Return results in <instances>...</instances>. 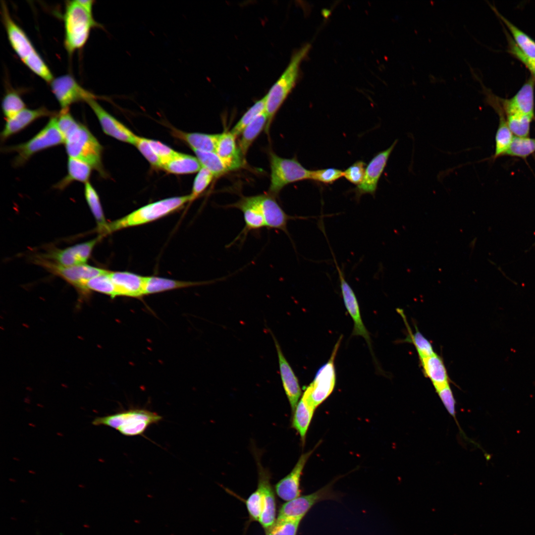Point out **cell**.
<instances>
[{"mask_svg": "<svg viewBox=\"0 0 535 535\" xmlns=\"http://www.w3.org/2000/svg\"><path fill=\"white\" fill-rule=\"evenodd\" d=\"M1 14L9 42L17 55L23 61L36 49L25 32L12 19L4 2L1 4Z\"/></svg>", "mask_w": 535, "mask_h": 535, "instance_id": "obj_17", "label": "cell"}, {"mask_svg": "<svg viewBox=\"0 0 535 535\" xmlns=\"http://www.w3.org/2000/svg\"><path fill=\"white\" fill-rule=\"evenodd\" d=\"M315 410L302 396L292 413L291 426L300 435L302 445L305 443L307 433Z\"/></svg>", "mask_w": 535, "mask_h": 535, "instance_id": "obj_28", "label": "cell"}, {"mask_svg": "<svg viewBox=\"0 0 535 535\" xmlns=\"http://www.w3.org/2000/svg\"><path fill=\"white\" fill-rule=\"evenodd\" d=\"M57 114L51 117L47 124L27 142L3 148V153H16L12 162L13 166H22L38 152L64 143L57 126Z\"/></svg>", "mask_w": 535, "mask_h": 535, "instance_id": "obj_6", "label": "cell"}, {"mask_svg": "<svg viewBox=\"0 0 535 535\" xmlns=\"http://www.w3.org/2000/svg\"><path fill=\"white\" fill-rule=\"evenodd\" d=\"M57 114L45 107L36 109L26 108L12 118L6 119L3 129L0 133V141L4 142L40 118L47 116L52 117Z\"/></svg>", "mask_w": 535, "mask_h": 535, "instance_id": "obj_20", "label": "cell"}, {"mask_svg": "<svg viewBox=\"0 0 535 535\" xmlns=\"http://www.w3.org/2000/svg\"><path fill=\"white\" fill-rule=\"evenodd\" d=\"M46 258L53 259L56 263L65 267L84 264L76 245L64 249H54L46 255Z\"/></svg>", "mask_w": 535, "mask_h": 535, "instance_id": "obj_36", "label": "cell"}, {"mask_svg": "<svg viewBox=\"0 0 535 535\" xmlns=\"http://www.w3.org/2000/svg\"><path fill=\"white\" fill-rule=\"evenodd\" d=\"M50 85L61 110L69 109L70 106L74 103L79 102L87 103L97 98L95 94L82 87L69 74L54 78Z\"/></svg>", "mask_w": 535, "mask_h": 535, "instance_id": "obj_10", "label": "cell"}, {"mask_svg": "<svg viewBox=\"0 0 535 535\" xmlns=\"http://www.w3.org/2000/svg\"><path fill=\"white\" fill-rule=\"evenodd\" d=\"M249 515L247 527L253 522H259L263 509L262 495L257 488L245 501Z\"/></svg>", "mask_w": 535, "mask_h": 535, "instance_id": "obj_45", "label": "cell"}, {"mask_svg": "<svg viewBox=\"0 0 535 535\" xmlns=\"http://www.w3.org/2000/svg\"><path fill=\"white\" fill-rule=\"evenodd\" d=\"M172 134L186 142L192 150L209 152H215L220 135V134L185 132L174 128L172 130Z\"/></svg>", "mask_w": 535, "mask_h": 535, "instance_id": "obj_26", "label": "cell"}, {"mask_svg": "<svg viewBox=\"0 0 535 535\" xmlns=\"http://www.w3.org/2000/svg\"><path fill=\"white\" fill-rule=\"evenodd\" d=\"M535 78L531 76L511 99L503 102L506 114L520 113L533 117Z\"/></svg>", "mask_w": 535, "mask_h": 535, "instance_id": "obj_21", "label": "cell"}, {"mask_svg": "<svg viewBox=\"0 0 535 535\" xmlns=\"http://www.w3.org/2000/svg\"><path fill=\"white\" fill-rule=\"evenodd\" d=\"M338 479L336 478L318 490L311 493L300 495L286 501L280 507L277 521L303 520L309 511L318 503L324 500H336L340 499V494L333 490V485Z\"/></svg>", "mask_w": 535, "mask_h": 535, "instance_id": "obj_8", "label": "cell"}, {"mask_svg": "<svg viewBox=\"0 0 535 535\" xmlns=\"http://www.w3.org/2000/svg\"><path fill=\"white\" fill-rule=\"evenodd\" d=\"M22 62L31 71L46 82L50 84L54 79L51 70L36 50Z\"/></svg>", "mask_w": 535, "mask_h": 535, "instance_id": "obj_39", "label": "cell"}, {"mask_svg": "<svg viewBox=\"0 0 535 535\" xmlns=\"http://www.w3.org/2000/svg\"><path fill=\"white\" fill-rule=\"evenodd\" d=\"M63 22L64 45L70 54L84 46L93 28L103 27L76 0L66 2Z\"/></svg>", "mask_w": 535, "mask_h": 535, "instance_id": "obj_4", "label": "cell"}, {"mask_svg": "<svg viewBox=\"0 0 535 535\" xmlns=\"http://www.w3.org/2000/svg\"><path fill=\"white\" fill-rule=\"evenodd\" d=\"M188 202H190V195L166 198L149 204L108 223L103 235L154 221L179 209Z\"/></svg>", "mask_w": 535, "mask_h": 535, "instance_id": "obj_5", "label": "cell"}, {"mask_svg": "<svg viewBox=\"0 0 535 535\" xmlns=\"http://www.w3.org/2000/svg\"><path fill=\"white\" fill-rule=\"evenodd\" d=\"M202 167L210 170L214 177H219L230 170L224 161L215 152L193 150Z\"/></svg>", "mask_w": 535, "mask_h": 535, "instance_id": "obj_35", "label": "cell"}, {"mask_svg": "<svg viewBox=\"0 0 535 535\" xmlns=\"http://www.w3.org/2000/svg\"><path fill=\"white\" fill-rule=\"evenodd\" d=\"M214 177V175L207 168L202 167L196 175L192 192L190 195V202L197 199L208 187Z\"/></svg>", "mask_w": 535, "mask_h": 535, "instance_id": "obj_44", "label": "cell"}, {"mask_svg": "<svg viewBox=\"0 0 535 535\" xmlns=\"http://www.w3.org/2000/svg\"><path fill=\"white\" fill-rule=\"evenodd\" d=\"M397 143L396 140L388 148L377 154L366 166L363 181L353 189L357 201L364 194H375L379 179Z\"/></svg>", "mask_w": 535, "mask_h": 535, "instance_id": "obj_13", "label": "cell"}, {"mask_svg": "<svg viewBox=\"0 0 535 535\" xmlns=\"http://www.w3.org/2000/svg\"><path fill=\"white\" fill-rule=\"evenodd\" d=\"M109 271L91 278L86 281L83 285V295H87L90 291H96L107 295L113 298L119 296L118 290L109 275Z\"/></svg>", "mask_w": 535, "mask_h": 535, "instance_id": "obj_33", "label": "cell"}, {"mask_svg": "<svg viewBox=\"0 0 535 535\" xmlns=\"http://www.w3.org/2000/svg\"><path fill=\"white\" fill-rule=\"evenodd\" d=\"M63 137L68 157L83 161L100 175H106L102 161L103 148L87 126L77 121Z\"/></svg>", "mask_w": 535, "mask_h": 535, "instance_id": "obj_1", "label": "cell"}, {"mask_svg": "<svg viewBox=\"0 0 535 535\" xmlns=\"http://www.w3.org/2000/svg\"><path fill=\"white\" fill-rule=\"evenodd\" d=\"M162 417L158 413L139 408H131L114 414L97 417L92 421L96 426H104L114 428L126 436H144L151 426L158 424Z\"/></svg>", "mask_w": 535, "mask_h": 535, "instance_id": "obj_3", "label": "cell"}, {"mask_svg": "<svg viewBox=\"0 0 535 535\" xmlns=\"http://www.w3.org/2000/svg\"><path fill=\"white\" fill-rule=\"evenodd\" d=\"M310 49V44H307L293 54L284 71L265 95V111L268 118L265 128L266 132L268 131L275 114L295 87L299 76L301 63L308 54Z\"/></svg>", "mask_w": 535, "mask_h": 535, "instance_id": "obj_2", "label": "cell"}, {"mask_svg": "<svg viewBox=\"0 0 535 535\" xmlns=\"http://www.w3.org/2000/svg\"><path fill=\"white\" fill-rule=\"evenodd\" d=\"M496 13L511 32L519 49L528 57L535 59V41L497 11Z\"/></svg>", "mask_w": 535, "mask_h": 535, "instance_id": "obj_32", "label": "cell"}, {"mask_svg": "<svg viewBox=\"0 0 535 535\" xmlns=\"http://www.w3.org/2000/svg\"><path fill=\"white\" fill-rule=\"evenodd\" d=\"M319 444L320 442L312 450L302 454L291 471L275 484L274 490L279 498L286 502L301 495L300 482L304 468Z\"/></svg>", "mask_w": 535, "mask_h": 535, "instance_id": "obj_15", "label": "cell"}, {"mask_svg": "<svg viewBox=\"0 0 535 535\" xmlns=\"http://www.w3.org/2000/svg\"><path fill=\"white\" fill-rule=\"evenodd\" d=\"M228 207L238 209L243 213L245 225L242 234L245 235L250 231L266 226L261 209L253 196L242 197Z\"/></svg>", "mask_w": 535, "mask_h": 535, "instance_id": "obj_24", "label": "cell"}, {"mask_svg": "<svg viewBox=\"0 0 535 535\" xmlns=\"http://www.w3.org/2000/svg\"><path fill=\"white\" fill-rule=\"evenodd\" d=\"M84 195L97 223L98 230L103 234L108 223L106 220L99 195L89 181L85 184Z\"/></svg>", "mask_w": 535, "mask_h": 535, "instance_id": "obj_34", "label": "cell"}, {"mask_svg": "<svg viewBox=\"0 0 535 535\" xmlns=\"http://www.w3.org/2000/svg\"><path fill=\"white\" fill-rule=\"evenodd\" d=\"M236 137L231 131L220 134L215 151L230 171L239 169L244 164V156L237 145Z\"/></svg>", "mask_w": 535, "mask_h": 535, "instance_id": "obj_22", "label": "cell"}, {"mask_svg": "<svg viewBox=\"0 0 535 535\" xmlns=\"http://www.w3.org/2000/svg\"><path fill=\"white\" fill-rule=\"evenodd\" d=\"M509 52L521 61L531 71L532 76L535 78V59H531L526 56L517 46L513 40L508 36Z\"/></svg>", "mask_w": 535, "mask_h": 535, "instance_id": "obj_52", "label": "cell"}, {"mask_svg": "<svg viewBox=\"0 0 535 535\" xmlns=\"http://www.w3.org/2000/svg\"><path fill=\"white\" fill-rule=\"evenodd\" d=\"M51 272L57 275L70 283L83 294V285L88 280L104 274L108 270L85 264L65 267L49 262L42 258L35 260Z\"/></svg>", "mask_w": 535, "mask_h": 535, "instance_id": "obj_11", "label": "cell"}, {"mask_svg": "<svg viewBox=\"0 0 535 535\" xmlns=\"http://www.w3.org/2000/svg\"><path fill=\"white\" fill-rule=\"evenodd\" d=\"M302 520H276L274 524L265 531L266 535H297Z\"/></svg>", "mask_w": 535, "mask_h": 535, "instance_id": "obj_46", "label": "cell"}, {"mask_svg": "<svg viewBox=\"0 0 535 535\" xmlns=\"http://www.w3.org/2000/svg\"><path fill=\"white\" fill-rule=\"evenodd\" d=\"M333 259L338 272L341 294L344 305L354 322L352 335L363 337L365 339L370 347V351L372 352V349L370 334L363 322L356 296L353 289L346 281L344 273L339 268L334 256Z\"/></svg>", "mask_w": 535, "mask_h": 535, "instance_id": "obj_14", "label": "cell"}, {"mask_svg": "<svg viewBox=\"0 0 535 535\" xmlns=\"http://www.w3.org/2000/svg\"><path fill=\"white\" fill-rule=\"evenodd\" d=\"M268 118L266 111L260 114L242 132L238 147L245 156L250 146L261 132L266 128Z\"/></svg>", "mask_w": 535, "mask_h": 535, "instance_id": "obj_31", "label": "cell"}, {"mask_svg": "<svg viewBox=\"0 0 535 535\" xmlns=\"http://www.w3.org/2000/svg\"><path fill=\"white\" fill-rule=\"evenodd\" d=\"M1 108L5 118L7 119L26 108V105L17 92L10 91L7 92L2 98Z\"/></svg>", "mask_w": 535, "mask_h": 535, "instance_id": "obj_41", "label": "cell"}, {"mask_svg": "<svg viewBox=\"0 0 535 535\" xmlns=\"http://www.w3.org/2000/svg\"><path fill=\"white\" fill-rule=\"evenodd\" d=\"M269 194L277 195L287 185L311 179V170L305 168L295 158L280 157L273 152L269 154Z\"/></svg>", "mask_w": 535, "mask_h": 535, "instance_id": "obj_7", "label": "cell"}, {"mask_svg": "<svg viewBox=\"0 0 535 535\" xmlns=\"http://www.w3.org/2000/svg\"><path fill=\"white\" fill-rule=\"evenodd\" d=\"M133 145L138 149L152 166L161 168V161L151 147L147 138L136 135Z\"/></svg>", "mask_w": 535, "mask_h": 535, "instance_id": "obj_47", "label": "cell"}, {"mask_svg": "<svg viewBox=\"0 0 535 535\" xmlns=\"http://www.w3.org/2000/svg\"><path fill=\"white\" fill-rule=\"evenodd\" d=\"M407 326L408 335L404 340V342H410L414 345L419 358H426L435 354L430 342L419 331L417 327L415 332L413 333L409 325Z\"/></svg>", "mask_w": 535, "mask_h": 535, "instance_id": "obj_43", "label": "cell"}, {"mask_svg": "<svg viewBox=\"0 0 535 535\" xmlns=\"http://www.w3.org/2000/svg\"><path fill=\"white\" fill-rule=\"evenodd\" d=\"M92 169L93 168L85 162L68 157L67 174L55 183L53 187L57 190H63L75 181L85 184L89 182Z\"/></svg>", "mask_w": 535, "mask_h": 535, "instance_id": "obj_27", "label": "cell"}, {"mask_svg": "<svg viewBox=\"0 0 535 535\" xmlns=\"http://www.w3.org/2000/svg\"><path fill=\"white\" fill-rule=\"evenodd\" d=\"M499 116V124L495 136L494 159L504 155L510 145L513 137L507 121L500 111Z\"/></svg>", "mask_w": 535, "mask_h": 535, "instance_id": "obj_37", "label": "cell"}, {"mask_svg": "<svg viewBox=\"0 0 535 535\" xmlns=\"http://www.w3.org/2000/svg\"><path fill=\"white\" fill-rule=\"evenodd\" d=\"M535 152V139L514 136L504 155L525 158Z\"/></svg>", "mask_w": 535, "mask_h": 535, "instance_id": "obj_40", "label": "cell"}, {"mask_svg": "<svg viewBox=\"0 0 535 535\" xmlns=\"http://www.w3.org/2000/svg\"><path fill=\"white\" fill-rule=\"evenodd\" d=\"M266 109V98L265 96L257 101L251 106L230 131L236 137L240 135L246 127L249 125L260 114L265 111Z\"/></svg>", "mask_w": 535, "mask_h": 535, "instance_id": "obj_38", "label": "cell"}, {"mask_svg": "<svg viewBox=\"0 0 535 535\" xmlns=\"http://www.w3.org/2000/svg\"><path fill=\"white\" fill-rule=\"evenodd\" d=\"M76 1L89 12L92 13V8L94 3L93 0H76Z\"/></svg>", "mask_w": 535, "mask_h": 535, "instance_id": "obj_53", "label": "cell"}, {"mask_svg": "<svg viewBox=\"0 0 535 535\" xmlns=\"http://www.w3.org/2000/svg\"><path fill=\"white\" fill-rule=\"evenodd\" d=\"M96 115L103 132L119 141L134 145L136 135L105 110L95 99L87 103Z\"/></svg>", "mask_w": 535, "mask_h": 535, "instance_id": "obj_16", "label": "cell"}, {"mask_svg": "<svg viewBox=\"0 0 535 535\" xmlns=\"http://www.w3.org/2000/svg\"><path fill=\"white\" fill-rule=\"evenodd\" d=\"M343 176L341 170L328 168L311 170V179L324 184H331Z\"/></svg>", "mask_w": 535, "mask_h": 535, "instance_id": "obj_48", "label": "cell"}, {"mask_svg": "<svg viewBox=\"0 0 535 535\" xmlns=\"http://www.w3.org/2000/svg\"><path fill=\"white\" fill-rule=\"evenodd\" d=\"M207 282L182 281L156 276H145L144 295L207 284Z\"/></svg>", "mask_w": 535, "mask_h": 535, "instance_id": "obj_30", "label": "cell"}, {"mask_svg": "<svg viewBox=\"0 0 535 535\" xmlns=\"http://www.w3.org/2000/svg\"><path fill=\"white\" fill-rule=\"evenodd\" d=\"M366 167L364 161H357L343 171V176L350 182L358 186L363 181Z\"/></svg>", "mask_w": 535, "mask_h": 535, "instance_id": "obj_49", "label": "cell"}, {"mask_svg": "<svg viewBox=\"0 0 535 535\" xmlns=\"http://www.w3.org/2000/svg\"><path fill=\"white\" fill-rule=\"evenodd\" d=\"M506 115L507 123L511 132L517 137H527L533 117L520 113Z\"/></svg>", "mask_w": 535, "mask_h": 535, "instance_id": "obj_42", "label": "cell"}, {"mask_svg": "<svg viewBox=\"0 0 535 535\" xmlns=\"http://www.w3.org/2000/svg\"><path fill=\"white\" fill-rule=\"evenodd\" d=\"M256 457L258 473L257 488L260 491L263 501V509L259 522L266 531L270 528L276 520L275 492L270 482L269 472L263 467L257 455Z\"/></svg>", "mask_w": 535, "mask_h": 535, "instance_id": "obj_12", "label": "cell"}, {"mask_svg": "<svg viewBox=\"0 0 535 535\" xmlns=\"http://www.w3.org/2000/svg\"><path fill=\"white\" fill-rule=\"evenodd\" d=\"M445 408L455 420L456 418V400L449 384L436 391Z\"/></svg>", "mask_w": 535, "mask_h": 535, "instance_id": "obj_50", "label": "cell"}, {"mask_svg": "<svg viewBox=\"0 0 535 535\" xmlns=\"http://www.w3.org/2000/svg\"><path fill=\"white\" fill-rule=\"evenodd\" d=\"M425 376L431 381L435 391L449 384L448 373L442 359L436 353L420 358Z\"/></svg>", "mask_w": 535, "mask_h": 535, "instance_id": "obj_25", "label": "cell"}, {"mask_svg": "<svg viewBox=\"0 0 535 535\" xmlns=\"http://www.w3.org/2000/svg\"><path fill=\"white\" fill-rule=\"evenodd\" d=\"M342 338V336L339 338L329 359L318 370L313 381L302 395L315 409L328 398L335 386L334 360Z\"/></svg>", "mask_w": 535, "mask_h": 535, "instance_id": "obj_9", "label": "cell"}, {"mask_svg": "<svg viewBox=\"0 0 535 535\" xmlns=\"http://www.w3.org/2000/svg\"><path fill=\"white\" fill-rule=\"evenodd\" d=\"M148 141L155 153L160 159L161 163V168L162 166L172 158L177 152L159 141L148 139Z\"/></svg>", "mask_w": 535, "mask_h": 535, "instance_id": "obj_51", "label": "cell"}, {"mask_svg": "<svg viewBox=\"0 0 535 535\" xmlns=\"http://www.w3.org/2000/svg\"><path fill=\"white\" fill-rule=\"evenodd\" d=\"M270 333L277 351L282 385L293 413L302 395V390L298 379L283 355L278 341L272 332Z\"/></svg>", "mask_w": 535, "mask_h": 535, "instance_id": "obj_19", "label": "cell"}, {"mask_svg": "<svg viewBox=\"0 0 535 535\" xmlns=\"http://www.w3.org/2000/svg\"><path fill=\"white\" fill-rule=\"evenodd\" d=\"M253 197L261 209L266 227L279 229L288 234V221L291 219L298 218L297 217L287 214L274 196L269 194L253 196Z\"/></svg>", "mask_w": 535, "mask_h": 535, "instance_id": "obj_18", "label": "cell"}, {"mask_svg": "<svg viewBox=\"0 0 535 535\" xmlns=\"http://www.w3.org/2000/svg\"><path fill=\"white\" fill-rule=\"evenodd\" d=\"M109 275L119 296L139 298L144 295L145 276L127 271H110Z\"/></svg>", "mask_w": 535, "mask_h": 535, "instance_id": "obj_23", "label": "cell"}, {"mask_svg": "<svg viewBox=\"0 0 535 535\" xmlns=\"http://www.w3.org/2000/svg\"><path fill=\"white\" fill-rule=\"evenodd\" d=\"M202 167L196 157L177 152L162 169L172 174H186L198 172Z\"/></svg>", "mask_w": 535, "mask_h": 535, "instance_id": "obj_29", "label": "cell"}]
</instances>
